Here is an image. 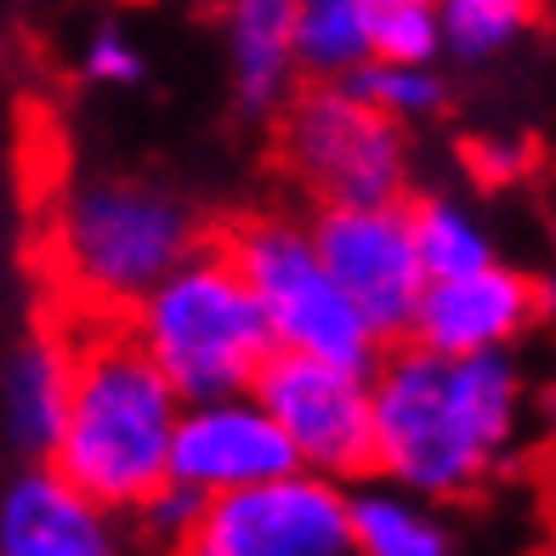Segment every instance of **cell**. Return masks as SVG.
Segmentation results:
<instances>
[{
    "label": "cell",
    "mask_w": 556,
    "mask_h": 556,
    "mask_svg": "<svg viewBox=\"0 0 556 556\" xmlns=\"http://www.w3.org/2000/svg\"><path fill=\"white\" fill-rule=\"evenodd\" d=\"M551 307V290L534 273L505 267L500 256L489 267L454 273V278H426L415 324L403 341H420L432 352H511Z\"/></svg>",
    "instance_id": "11"
},
{
    "label": "cell",
    "mask_w": 556,
    "mask_h": 556,
    "mask_svg": "<svg viewBox=\"0 0 556 556\" xmlns=\"http://www.w3.org/2000/svg\"><path fill=\"white\" fill-rule=\"evenodd\" d=\"M278 119V154L318 205H387L409 188V125H397L346 80L290 91Z\"/></svg>",
    "instance_id": "6"
},
{
    "label": "cell",
    "mask_w": 556,
    "mask_h": 556,
    "mask_svg": "<svg viewBox=\"0 0 556 556\" xmlns=\"http://www.w3.org/2000/svg\"><path fill=\"white\" fill-rule=\"evenodd\" d=\"M369 58H375L369 0H301L295 7L301 80H352Z\"/></svg>",
    "instance_id": "16"
},
{
    "label": "cell",
    "mask_w": 556,
    "mask_h": 556,
    "mask_svg": "<svg viewBox=\"0 0 556 556\" xmlns=\"http://www.w3.org/2000/svg\"><path fill=\"white\" fill-rule=\"evenodd\" d=\"M295 7L301 0H222V52H227V86L244 119H273L290 103L301 80L295 68Z\"/></svg>",
    "instance_id": "13"
},
{
    "label": "cell",
    "mask_w": 556,
    "mask_h": 556,
    "mask_svg": "<svg viewBox=\"0 0 556 556\" xmlns=\"http://www.w3.org/2000/svg\"><path fill=\"white\" fill-rule=\"evenodd\" d=\"M313 244L336 285L352 295V307L369 318L381 341H403L415 324L426 267L409 233V211L387 199V205H318Z\"/></svg>",
    "instance_id": "9"
},
{
    "label": "cell",
    "mask_w": 556,
    "mask_h": 556,
    "mask_svg": "<svg viewBox=\"0 0 556 556\" xmlns=\"http://www.w3.org/2000/svg\"><path fill=\"white\" fill-rule=\"evenodd\" d=\"M409 233H415L426 278H454V273H471V267L494 262V233L466 199L426 193L420 205H409Z\"/></svg>",
    "instance_id": "17"
},
{
    "label": "cell",
    "mask_w": 556,
    "mask_h": 556,
    "mask_svg": "<svg viewBox=\"0 0 556 556\" xmlns=\"http://www.w3.org/2000/svg\"><path fill=\"white\" fill-rule=\"evenodd\" d=\"M193 556H352L346 483L290 466L250 489L211 494L188 540Z\"/></svg>",
    "instance_id": "7"
},
{
    "label": "cell",
    "mask_w": 556,
    "mask_h": 556,
    "mask_svg": "<svg viewBox=\"0 0 556 556\" xmlns=\"http://www.w3.org/2000/svg\"><path fill=\"white\" fill-rule=\"evenodd\" d=\"M74 392V346L52 330L23 336L0 364V432L17 454L46 460L58 448Z\"/></svg>",
    "instance_id": "14"
},
{
    "label": "cell",
    "mask_w": 556,
    "mask_h": 556,
    "mask_svg": "<svg viewBox=\"0 0 556 556\" xmlns=\"http://www.w3.org/2000/svg\"><path fill=\"white\" fill-rule=\"evenodd\" d=\"M295 448L267 415L256 392H222V397H182L170 432V477L199 494H227L250 489L267 477L290 471Z\"/></svg>",
    "instance_id": "10"
},
{
    "label": "cell",
    "mask_w": 556,
    "mask_h": 556,
    "mask_svg": "<svg viewBox=\"0 0 556 556\" xmlns=\"http://www.w3.org/2000/svg\"><path fill=\"white\" fill-rule=\"evenodd\" d=\"M205 244V222L160 176H80L52 205V267L103 313H131L160 278Z\"/></svg>",
    "instance_id": "3"
},
{
    "label": "cell",
    "mask_w": 556,
    "mask_h": 556,
    "mask_svg": "<svg viewBox=\"0 0 556 556\" xmlns=\"http://www.w3.org/2000/svg\"><path fill=\"white\" fill-rule=\"evenodd\" d=\"M148 74V58L131 29H119V23H97L80 46V80L97 86V91H125L137 86Z\"/></svg>",
    "instance_id": "20"
},
{
    "label": "cell",
    "mask_w": 556,
    "mask_h": 556,
    "mask_svg": "<svg viewBox=\"0 0 556 556\" xmlns=\"http://www.w3.org/2000/svg\"><path fill=\"white\" fill-rule=\"evenodd\" d=\"M256 392L278 432L290 438L295 466L358 483L375 471V409L369 369L307 358V352H273L256 375Z\"/></svg>",
    "instance_id": "8"
},
{
    "label": "cell",
    "mask_w": 556,
    "mask_h": 556,
    "mask_svg": "<svg viewBox=\"0 0 556 556\" xmlns=\"http://www.w3.org/2000/svg\"><path fill=\"white\" fill-rule=\"evenodd\" d=\"M199 511H205V494L188 489V483H176V477H165V483L137 505V517H131V522H137L154 545H176V551H188L193 528H199Z\"/></svg>",
    "instance_id": "21"
},
{
    "label": "cell",
    "mask_w": 556,
    "mask_h": 556,
    "mask_svg": "<svg viewBox=\"0 0 556 556\" xmlns=\"http://www.w3.org/2000/svg\"><path fill=\"white\" fill-rule=\"evenodd\" d=\"M131 341L165 369L182 397H222L256 387L273 358V330L256 290L227 250L199 244L131 307Z\"/></svg>",
    "instance_id": "4"
},
{
    "label": "cell",
    "mask_w": 556,
    "mask_h": 556,
    "mask_svg": "<svg viewBox=\"0 0 556 556\" xmlns=\"http://www.w3.org/2000/svg\"><path fill=\"white\" fill-rule=\"evenodd\" d=\"M119 517L103 511L80 483L29 460L0 489V556H114Z\"/></svg>",
    "instance_id": "12"
},
{
    "label": "cell",
    "mask_w": 556,
    "mask_h": 556,
    "mask_svg": "<svg viewBox=\"0 0 556 556\" xmlns=\"http://www.w3.org/2000/svg\"><path fill=\"white\" fill-rule=\"evenodd\" d=\"M346 522H352V556H448L454 534L438 517L432 500L392 477H358L346 489Z\"/></svg>",
    "instance_id": "15"
},
{
    "label": "cell",
    "mask_w": 556,
    "mask_h": 556,
    "mask_svg": "<svg viewBox=\"0 0 556 556\" xmlns=\"http://www.w3.org/2000/svg\"><path fill=\"white\" fill-rule=\"evenodd\" d=\"M176 409H182V392L131 341V330L91 336L74 346L68 415L46 460L125 522L170 477Z\"/></svg>",
    "instance_id": "2"
},
{
    "label": "cell",
    "mask_w": 556,
    "mask_h": 556,
    "mask_svg": "<svg viewBox=\"0 0 556 556\" xmlns=\"http://www.w3.org/2000/svg\"><path fill=\"white\" fill-rule=\"evenodd\" d=\"M358 97H369L381 114H392L397 125H420L438 119L448 103V80L438 74V63H392V58H369L358 74L346 80Z\"/></svg>",
    "instance_id": "19"
},
{
    "label": "cell",
    "mask_w": 556,
    "mask_h": 556,
    "mask_svg": "<svg viewBox=\"0 0 556 556\" xmlns=\"http://www.w3.org/2000/svg\"><path fill=\"white\" fill-rule=\"evenodd\" d=\"M540 12H545V0H438L443 58L494 63L534 35Z\"/></svg>",
    "instance_id": "18"
},
{
    "label": "cell",
    "mask_w": 556,
    "mask_h": 556,
    "mask_svg": "<svg viewBox=\"0 0 556 556\" xmlns=\"http://www.w3.org/2000/svg\"><path fill=\"white\" fill-rule=\"evenodd\" d=\"M375 471L448 505L471 500L517 460L528 432V387L511 352H432L397 346L369 369Z\"/></svg>",
    "instance_id": "1"
},
{
    "label": "cell",
    "mask_w": 556,
    "mask_h": 556,
    "mask_svg": "<svg viewBox=\"0 0 556 556\" xmlns=\"http://www.w3.org/2000/svg\"><path fill=\"white\" fill-rule=\"evenodd\" d=\"M528 165H534V148L528 137H505V131H483L466 142V170L477 176L483 188H505V182H522Z\"/></svg>",
    "instance_id": "22"
},
{
    "label": "cell",
    "mask_w": 556,
    "mask_h": 556,
    "mask_svg": "<svg viewBox=\"0 0 556 556\" xmlns=\"http://www.w3.org/2000/svg\"><path fill=\"white\" fill-rule=\"evenodd\" d=\"M222 250L244 273V285L256 290L278 352H307V358L375 369L387 341L369 330V318L352 307V295L324 267L307 222H295L285 211L244 216Z\"/></svg>",
    "instance_id": "5"
}]
</instances>
